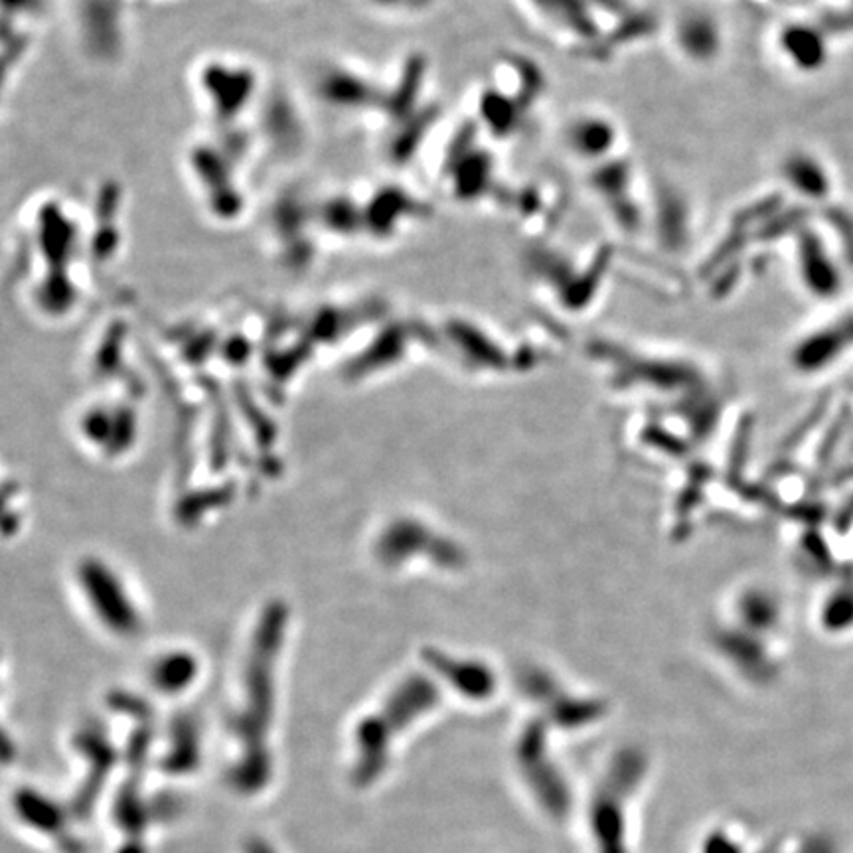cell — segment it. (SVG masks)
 Segmentation results:
<instances>
[{
    "instance_id": "6da1fadb",
    "label": "cell",
    "mask_w": 853,
    "mask_h": 853,
    "mask_svg": "<svg viewBox=\"0 0 853 853\" xmlns=\"http://www.w3.org/2000/svg\"><path fill=\"white\" fill-rule=\"evenodd\" d=\"M78 585H81L89 611L98 617L107 631L121 639H131L141 632V611L113 567L99 560L84 562L78 567Z\"/></svg>"
}]
</instances>
